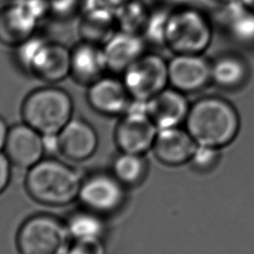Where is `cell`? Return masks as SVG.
Masks as SVG:
<instances>
[{"label": "cell", "mask_w": 254, "mask_h": 254, "mask_svg": "<svg viewBox=\"0 0 254 254\" xmlns=\"http://www.w3.org/2000/svg\"><path fill=\"white\" fill-rule=\"evenodd\" d=\"M222 9L223 21L231 36L241 43L254 42V12L245 8L239 0Z\"/></svg>", "instance_id": "44dd1931"}, {"label": "cell", "mask_w": 254, "mask_h": 254, "mask_svg": "<svg viewBox=\"0 0 254 254\" xmlns=\"http://www.w3.org/2000/svg\"><path fill=\"white\" fill-rule=\"evenodd\" d=\"M196 147L190 134L178 126L158 130L152 150L161 163L179 166L190 161Z\"/></svg>", "instance_id": "9a60e30c"}, {"label": "cell", "mask_w": 254, "mask_h": 254, "mask_svg": "<svg viewBox=\"0 0 254 254\" xmlns=\"http://www.w3.org/2000/svg\"><path fill=\"white\" fill-rule=\"evenodd\" d=\"M218 160V148L205 145H198L190 159L193 168L200 172L210 171L216 166Z\"/></svg>", "instance_id": "603a6c76"}, {"label": "cell", "mask_w": 254, "mask_h": 254, "mask_svg": "<svg viewBox=\"0 0 254 254\" xmlns=\"http://www.w3.org/2000/svg\"><path fill=\"white\" fill-rule=\"evenodd\" d=\"M126 198L127 188L110 171H97L82 178L77 196L82 207L104 217L119 211Z\"/></svg>", "instance_id": "ba28073f"}, {"label": "cell", "mask_w": 254, "mask_h": 254, "mask_svg": "<svg viewBox=\"0 0 254 254\" xmlns=\"http://www.w3.org/2000/svg\"><path fill=\"white\" fill-rule=\"evenodd\" d=\"M148 113L158 130L178 127L186 121L190 106L184 92L166 87L147 100Z\"/></svg>", "instance_id": "2e32d148"}, {"label": "cell", "mask_w": 254, "mask_h": 254, "mask_svg": "<svg viewBox=\"0 0 254 254\" xmlns=\"http://www.w3.org/2000/svg\"><path fill=\"white\" fill-rule=\"evenodd\" d=\"M149 165L143 154L119 152L113 159L110 172L127 189L140 186L148 175Z\"/></svg>", "instance_id": "ffe728a7"}, {"label": "cell", "mask_w": 254, "mask_h": 254, "mask_svg": "<svg viewBox=\"0 0 254 254\" xmlns=\"http://www.w3.org/2000/svg\"><path fill=\"white\" fill-rule=\"evenodd\" d=\"M37 20L22 2L3 7L0 10V42L17 47L33 36Z\"/></svg>", "instance_id": "ac0fdd59"}, {"label": "cell", "mask_w": 254, "mask_h": 254, "mask_svg": "<svg viewBox=\"0 0 254 254\" xmlns=\"http://www.w3.org/2000/svg\"><path fill=\"white\" fill-rule=\"evenodd\" d=\"M102 46L108 71L115 75L122 74L130 64L145 54L144 39L134 33L119 31Z\"/></svg>", "instance_id": "e0dca14e"}, {"label": "cell", "mask_w": 254, "mask_h": 254, "mask_svg": "<svg viewBox=\"0 0 254 254\" xmlns=\"http://www.w3.org/2000/svg\"><path fill=\"white\" fill-rule=\"evenodd\" d=\"M242 5L247 8L248 10H250L251 12H254V0H239Z\"/></svg>", "instance_id": "f1b7e54d"}, {"label": "cell", "mask_w": 254, "mask_h": 254, "mask_svg": "<svg viewBox=\"0 0 254 254\" xmlns=\"http://www.w3.org/2000/svg\"><path fill=\"white\" fill-rule=\"evenodd\" d=\"M58 135L60 154L67 160L82 162L97 150L98 135L93 126L81 118L72 117Z\"/></svg>", "instance_id": "4fadbf2b"}, {"label": "cell", "mask_w": 254, "mask_h": 254, "mask_svg": "<svg viewBox=\"0 0 254 254\" xmlns=\"http://www.w3.org/2000/svg\"><path fill=\"white\" fill-rule=\"evenodd\" d=\"M157 133L147 101L132 98L115 128L114 140L119 152L144 155L152 149Z\"/></svg>", "instance_id": "52a82bcc"}, {"label": "cell", "mask_w": 254, "mask_h": 254, "mask_svg": "<svg viewBox=\"0 0 254 254\" xmlns=\"http://www.w3.org/2000/svg\"><path fill=\"white\" fill-rule=\"evenodd\" d=\"M73 102L69 93L54 84L32 90L23 100V122L42 135L58 134L72 118Z\"/></svg>", "instance_id": "3957f363"}, {"label": "cell", "mask_w": 254, "mask_h": 254, "mask_svg": "<svg viewBox=\"0 0 254 254\" xmlns=\"http://www.w3.org/2000/svg\"><path fill=\"white\" fill-rule=\"evenodd\" d=\"M82 178L64 162L49 157L27 170L25 188L28 194L48 206H64L77 199Z\"/></svg>", "instance_id": "6da1fadb"}, {"label": "cell", "mask_w": 254, "mask_h": 254, "mask_svg": "<svg viewBox=\"0 0 254 254\" xmlns=\"http://www.w3.org/2000/svg\"><path fill=\"white\" fill-rule=\"evenodd\" d=\"M171 1L176 2V3H187V2H189L190 0H171Z\"/></svg>", "instance_id": "f546056e"}, {"label": "cell", "mask_w": 254, "mask_h": 254, "mask_svg": "<svg viewBox=\"0 0 254 254\" xmlns=\"http://www.w3.org/2000/svg\"><path fill=\"white\" fill-rule=\"evenodd\" d=\"M169 84L184 93L204 87L211 80V64L201 55L175 54L168 61Z\"/></svg>", "instance_id": "30bf717a"}, {"label": "cell", "mask_w": 254, "mask_h": 254, "mask_svg": "<svg viewBox=\"0 0 254 254\" xmlns=\"http://www.w3.org/2000/svg\"><path fill=\"white\" fill-rule=\"evenodd\" d=\"M212 28L207 18L193 8L170 13L165 45L175 54L201 55L210 45Z\"/></svg>", "instance_id": "8992f818"}, {"label": "cell", "mask_w": 254, "mask_h": 254, "mask_svg": "<svg viewBox=\"0 0 254 254\" xmlns=\"http://www.w3.org/2000/svg\"><path fill=\"white\" fill-rule=\"evenodd\" d=\"M9 130H10V126H8L4 118L0 116V151L4 150V147L8 138Z\"/></svg>", "instance_id": "4316f807"}, {"label": "cell", "mask_w": 254, "mask_h": 254, "mask_svg": "<svg viewBox=\"0 0 254 254\" xmlns=\"http://www.w3.org/2000/svg\"><path fill=\"white\" fill-rule=\"evenodd\" d=\"M86 99L89 106L101 115L121 116L132 98L122 78L105 74L87 86Z\"/></svg>", "instance_id": "7c38bea8"}, {"label": "cell", "mask_w": 254, "mask_h": 254, "mask_svg": "<svg viewBox=\"0 0 254 254\" xmlns=\"http://www.w3.org/2000/svg\"><path fill=\"white\" fill-rule=\"evenodd\" d=\"M246 77L247 65L237 57L224 56L211 64V80L220 87H238Z\"/></svg>", "instance_id": "7402d4cb"}, {"label": "cell", "mask_w": 254, "mask_h": 254, "mask_svg": "<svg viewBox=\"0 0 254 254\" xmlns=\"http://www.w3.org/2000/svg\"><path fill=\"white\" fill-rule=\"evenodd\" d=\"M17 64L34 77L56 84L69 76L70 49L32 36L15 47Z\"/></svg>", "instance_id": "277c9868"}, {"label": "cell", "mask_w": 254, "mask_h": 254, "mask_svg": "<svg viewBox=\"0 0 254 254\" xmlns=\"http://www.w3.org/2000/svg\"><path fill=\"white\" fill-rule=\"evenodd\" d=\"M3 152L12 166L29 170L44 159L42 134L25 122L10 127Z\"/></svg>", "instance_id": "8fae6325"}, {"label": "cell", "mask_w": 254, "mask_h": 254, "mask_svg": "<svg viewBox=\"0 0 254 254\" xmlns=\"http://www.w3.org/2000/svg\"><path fill=\"white\" fill-rule=\"evenodd\" d=\"M201 1L204 2L207 5H210V6H213V7L218 6V7L222 8V7L228 5V4H230V3H232L236 0H201Z\"/></svg>", "instance_id": "83f0119b"}, {"label": "cell", "mask_w": 254, "mask_h": 254, "mask_svg": "<svg viewBox=\"0 0 254 254\" xmlns=\"http://www.w3.org/2000/svg\"><path fill=\"white\" fill-rule=\"evenodd\" d=\"M187 131L198 145L219 148L230 143L239 129L236 109L219 97H204L193 103L186 119Z\"/></svg>", "instance_id": "7a4b0ae2"}, {"label": "cell", "mask_w": 254, "mask_h": 254, "mask_svg": "<svg viewBox=\"0 0 254 254\" xmlns=\"http://www.w3.org/2000/svg\"><path fill=\"white\" fill-rule=\"evenodd\" d=\"M42 140L45 155L47 153L50 155L60 154V141L58 134H44L42 135Z\"/></svg>", "instance_id": "484cf974"}, {"label": "cell", "mask_w": 254, "mask_h": 254, "mask_svg": "<svg viewBox=\"0 0 254 254\" xmlns=\"http://www.w3.org/2000/svg\"><path fill=\"white\" fill-rule=\"evenodd\" d=\"M121 75L131 98L147 101L168 87V62L157 54L145 53Z\"/></svg>", "instance_id": "9c48e42d"}, {"label": "cell", "mask_w": 254, "mask_h": 254, "mask_svg": "<svg viewBox=\"0 0 254 254\" xmlns=\"http://www.w3.org/2000/svg\"><path fill=\"white\" fill-rule=\"evenodd\" d=\"M71 243L64 220L48 213L28 217L16 236L20 254H65Z\"/></svg>", "instance_id": "5b68a950"}, {"label": "cell", "mask_w": 254, "mask_h": 254, "mask_svg": "<svg viewBox=\"0 0 254 254\" xmlns=\"http://www.w3.org/2000/svg\"><path fill=\"white\" fill-rule=\"evenodd\" d=\"M65 254H105L103 240L72 242Z\"/></svg>", "instance_id": "cb8c5ba5"}, {"label": "cell", "mask_w": 254, "mask_h": 254, "mask_svg": "<svg viewBox=\"0 0 254 254\" xmlns=\"http://www.w3.org/2000/svg\"><path fill=\"white\" fill-rule=\"evenodd\" d=\"M12 174V164L6 154L0 151V193L8 187Z\"/></svg>", "instance_id": "d4e9b609"}, {"label": "cell", "mask_w": 254, "mask_h": 254, "mask_svg": "<svg viewBox=\"0 0 254 254\" xmlns=\"http://www.w3.org/2000/svg\"><path fill=\"white\" fill-rule=\"evenodd\" d=\"M106 71V57L100 44L82 40L70 49L69 76L76 83L88 86Z\"/></svg>", "instance_id": "5bb4252c"}, {"label": "cell", "mask_w": 254, "mask_h": 254, "mask_svg": "<svg viewBox=\"0 0 254 254\" xmlns=\"http://www.w3.org/2000/svg\"><path fill=\"white\" fill-rule=\"evenodd\" d=\"M64 222L72 242L103 240L106 232L104 216L82 206L71 211Z\"/></svg>", "instance_id": "d6986e66"}]
</instances>
